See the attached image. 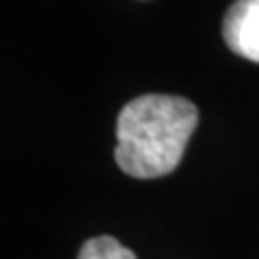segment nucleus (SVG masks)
<instances>
[{
    "label": "nucleus",
    "instance_id": "f257e3e1",
    "mask_svg": "<svg viewBox=\"0 0 259 259\" xmlns=\"http://www.w3.org/2000/svg\"><path fill=\"white\" fill-rule=\"evenodd\" d=\"M197 123L199 110L186 97L160 93L136 97L117 119L119 168L136 180L173 173Z\"/></svg>",
    "mask_w": 259,
    "mask_h": 259
},
{
    "label": "nucleus",
    "instance_id": "f03ea898",
    "mask_svg": "<svg viewBox=\"0 0 259 259\" xmlns=\"http://www.w3.org/2000/svg\"><path fill=\"white\" fill-rule=\"evenodd\" d=\"M227 48L253 63H259V0H236L223 22Z\"/></svg>",
    "mask_w": 259,
    "mask_h": 259
},
{
    "label": "nucleus",
    "instance_id": "7ed1b4c3",
    "mask_svg": "<svg viewBox=\"0 0 259 259\" xmlns=\"http://www.w3.org/2000/svg\"><path fill=\"white\" fill-rule=\"evenodd\" d=\"M78 259H136L134 250L125 248L117 238L97 236L87 240L78 253Z\"/></svg>",
    "mask_w": 259,
    "mask_h": 259
}]
</instances>
